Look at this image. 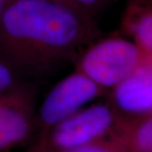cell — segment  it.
Returning <instances> with one entry per match:
<instances>
[{
	"label": "cell",
	"mask_w": 152,
	"mask_h": 152,
	"mask_svg": "<svg viewBox=\"0 0 152 152\" xmlns=\"http://www.w3.org/2000/svg\"><path fill=\"white\" fill-rule=\"evenodd\" d=\"M100 38L91 18L54 0H10L0 20V60L17 76L47 75Z\"/></svg>",
	"instance_id": "obj_1"
},
{
	"label": "cell",
	"mask_w": 152,
	"mask_h": 152,
	"mask_svg": "<svg viewBox=\"0 0 152 152\" xmlns=\"http://www.w3.org/2000/svg\"><path fill=\"white\" fill-rule=\"evenodd\" d=\"M146 54L132 39H98L80 56L76 69L102 89L113 90L141 64Z\"/></svg>",
	"instance_id": "obj_2"
},
{
	"label": "cell",
	"mask_w": 152,
	"mask_h": 152,
	"mask_svg": "<svg viewBox=\"0 0 152 152\" xmlns=\"http://www.w3.org/2000/svg\"><path fill=\"white\" fill-rule=\"evenodd\" d=\"M115 123L110 106L93 104L38 136L29 152H63L103 140Z\"/></svg>",
	"instance_id": "obj_3"
},
{
	"label": "cell",
	"mask_w": 152,
	"mask_h": 152,
	"mask_svg": "<svg viewBox=\"0 0 152 152\" xmlns=\"http://www.w3.org/2000/svg\"><path fill=\"white\" fill-rule=\"evenodd\" d=\"M38 87L18 81L0 92V152L25 144L38 129Z\"/></svg>",
	"instance_id": "obj_4"
},
{
	"label": "cell",
	"mask_w": 152,
	"mask_h": 152,
	"mask_svg": "<svg viewBox=\"0 0 152 152\" xmlns=\"http://www.w3.org/2000/svg\"><path fill=\"white\" fill-rule=\"evenodd\" d=\"M103 91L88 76L75 69L57 82L42 101L37 112L39 135L87 107Z\"/></svg>",
	"instance_id": "obj_5"
},
{
	"label": "cell",
	"mask_w": 152,
	"mask_h": 152,
	"mask_svg": "<svg viewBox=\"0 0 152 152\" xmlns=\"http://www.w3.org/2000/svg\"><path fill=\"white\" fill-rule=\"evenodd\" d=\"M113 99L121 111L132 115L152 114V53L113 89Z\"/></svg>",
	"instance_id": "obj_6"
},
{
	"label": "cell",
	"mask_w": 152,
	"mask_h": 152,
	"mask_svg": "<svg viewBox=\"0 0 152 152\" xmlns=\"http://www.w3.org/2000/svg\"><path fill=\"white\" fill-rule=\"evenodd\" d=\"M121 28L141 48L152 53V0H129Z\"/></svg>",
	"instance_id": "obj_7"
},
{
	"label": "cell",
	"mask_w": 152,
	"mask_h": 152,
	"mask_svg": "<svg viewBox=\"0 0 152 152\" xmlns=\"http://www.w3.org/2000/svg\"><path fill=\"white\" fill-rule=\"evenodd\" d=\"M132 144L136 152H152V114L135 127Z\"/></svg>",
	"instance_id": "obj_8"
},
{
	"label": "cell",
	"mask_w": 152,
	"mask_h": 152,
	"mask_svg": "<svg viewBox=\"0 0 152 152\" xmlns=\"http://www.w3.org/2000/svg\"><path fill=\"white\" fill-rule=\"evenodd\" d=\"M72 6L91 18L101 13L117 0H67Z\"/></svg>",
	"instance_id": "obj_9"
},
{
	"label": "cell",
	"mask_w": 152,
	"mask_h": 152,
	"mask_svg": "<svg viewBox=\"0 0 152 152\" xmlns=\"http://www.w3.org/2000/svg\"><path fill=\"white\" fill-rule=\"evenodd\" d=\"M17 74L7 64L0 60V92L4 91L19 81Z\"/></svg>",
	"instance_id": "obj_10"
},
{
	"label": "cell",
	"mask_w": 152,
	"mask_h": 152,
	"mask_svg": "<svg viewBox=\"0 0 152 152\" xmlns=\"http://www.w3.org/2000/svg\"><path fill=\"white\" fill-rule=\"evenodd\" d=\"M63 152H115V149L111 144L105 143V142H103V140H101L95 142V143L86 145V146H82Z\"/></svg>",
	"instance_id": "obj_11"
},
{
	"label": "cell",
	"mask_w": 152,
	"mask_h": 152,
	"mask_svg": "<svg viewBox=\"0 0 152 152\" xmlns=\"http://www.w3.org/2000/svg\"><path fill=\"white\" fill-rule=\"evenodd\" d=\"M9 1H10V0H0V20H1L2 15L4 13L6 7H7Z\"/></svg>",
	"instance_id": "obj_12"
},
{
	"label": "cell",
	"mask_w": 152,
	"mask_h": 152,
	"mask_svg": "<svg viewBox=\"0 0 152 152\" xmlns=\"http://www.w3.org/2000/svg\"><path fill=\"white\" fill-rule=\"evenodd\" d=\"M54 1H59V2H64V3H68V4H70L67 0H54Z\"/></svg>",
	"instance_id": "obj_13"
}]
</instances>
